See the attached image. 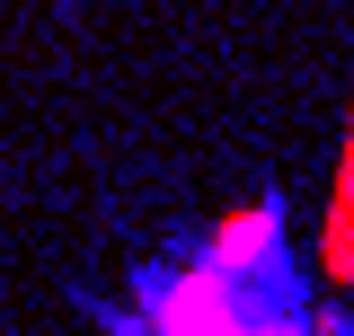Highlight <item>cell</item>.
Wrapping results in <instances>:
<instances>
[{"label":"cell","mask_w":354,"mask_h":336,"mask_svg":"<svg viewBox=\"0 0 354 336\" xmlns=\"http://www.w3.org/2000/svg\"><path fill=\"white\" fill-rule=\"evenodd\" d=\"M248 319H257V292L230 283L213 256H195V239L169 256H142L124 301H97L106 336H239Z\"/></svg>","instance_id":"cell-1"},{"label":"cell","mask_w":354,"mask_h":336,"mask_svg":"<svg viewBox=\"0 0 354 336\" xmlns=\"http://www.w3.org/2000/svg\"><path fill=\"white\" fill-rule=\"evenodd\" d=\"M195 256H213L230 283H248L257 301H301V274H292V212L283 195H248V204L213 212L195 230Z\"/></svg>","instance_id":"cell-2"},{"label":"cell","mask_w":354,"mask_h":336,"mask_svg":"<svg viewBox=\"0 0 354 336\" xmlns=\"http://www.w3.org/2000/svg\"><path fill=\"white\" fill-rule=\"evenodd\" d=\"M319 274L354 283V106H346V151H337V195H328V221H319Z\"/></svg>","instance_id":"cell-3"},{"label":"cell","mask_w":354,"mask_h":336,"mask_svg":"<svg viewBox=\"0 0 354 336\" xmlns=\"http://www.w3.org/2000/svg\"><path fill=\"white\" fill-rule=\"evenodd\" d=\"M239 336H319V310L310 301H257V319Z\"/></svg>","instance_id":"cell-4"}]
</instances>
